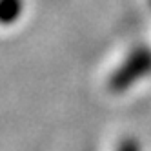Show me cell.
Listing matches in <instances>:
<instances>
[{
  "instance_id": "6da1fadb",
  "label": "cell",
  "mask_w": 151,
  "mask_h": 151,
  "mask_svg": "<svg viewBox=\"0 0 151 151\" xmlns=\"http://www.w3.org/2000/svg\"><path fill=\"white\" fill-rule=\"evenodd\" d=\"M151 75V46L140 44L126 55L118 68L107 78V89L115 95H122L142 78Z\"/></svg>"
},
{
  "instance_id": "7a4b0ae2",
  "label": "cell",
  "mask_w": 151,
  "mask_h": 151,
  "mask_svg": "<svg viewBox=\"0 0 151 151\" xmlns=\"http://www.w3.org/2000/svg\"><path fill=\"white\" fill-rule=\"evenodd\" d=\"M24 11V0H0V20L4 26H11Z\"/></svg>"
},
{
  "instance_id": "3957f363",
  "label": "cell",
  "mask_w": 151,
  "mask_h": 151,
  "mask_svg": "<svg viewBox=\"0 0 151 151\" xmlns=\"http://www.w3.org/2000/svg\"><path fill=\"white\" fill-rule=\"evenodd\" d=\"M115 151H142V147H140V142L135 137H124L120 142L116 144Z\"/></svg>"
}]
</instances>
